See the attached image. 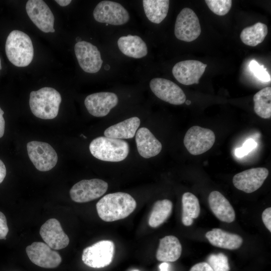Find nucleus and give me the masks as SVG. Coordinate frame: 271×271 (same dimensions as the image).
Here are the masks:
<instances>
[{
	"instance_id": "1",
	"label": "nucleus",
	"mask_w": 271,
	"mask_h": 271,
	"mask_svg": "<svg viewBox=\"0 0 271 271\" xmlns=\"http://www.w3.org/2000/svg\"><path fill=\"white\" fill-rule=\"evenodd\" d=\"M137 203L129 194L124 192L110 193L103 196L96 205L98 216L103 221L111 222L129 216Z\"/></svg>"
},
{
	"instance_id": "2",
	"label": "nucleus",
	"mask_w": 271,
	"mask_h": 271,
	"mask_svg": "<svg viewBox=\"0 0 271 271\" xmlns=\"http://www.w3.org/2000/svg\"><path fill=\"white\" fill-rule=\"evenodd\" d=\"M61 101V96L58 91L52 87H44L30 93L29 105L35 116L52 119L57 116Z\"/></svg>"
},
{
	"instance_id": "3",
	"label": "nucleus",
	"mask_w": 271,
	"mask_h": 271,
	"mask_svg": "<svg viewBox=\"0 0 271 271\" xmlns=\"http://www.w3.org/2000/svg\"><path fill=\"white\" fill-rule=\"evenodd\" d=\"M5 50L10 62L19 67L28 66L34 57V48L30 37L19 30H13L9 34Z\"/></svg>"
},
{
	"instance_id": "4",
	"label": "nucleus",
	"mask_w": 271,
	"mask_h": 271,
	"mask_svg": "<svg viewBox=\"0 0 271 271\" xmlns=\"http://www.w3.org/2000/svg\"><path fill=\"white\" fill-rule=\"evenodd\" d=\"M92 155L97 159L106 162L123 161L129 152L128 143L123 140L99 137L93 140L89 145Z\"/></svg>"
},
{
	"instance_id": "5",
	"label": "nucleus",
	"mask_w": 271,
	"mask_h": 271,
	"mask_svg": "<svg viewBox=\"0 0 271 271\" xmlns=\"http://www.w3.org/2000/svg\"><path fill=\"white\" fill-rule=\"evenodd\" d=\"M27 150L31 161L40 171H50L57 163L58 156L56 151L47 143L30 142L27 144Z\"/></svg>"
},
{
	"instance_id": "6",
	"label": "nucleus",
	"mask_w": 271,
	"mask_h": 271,
	"mask_svg": "<svg viewBox=\"0 0 271 271\" xmlns=\"http://www.w3.org/2000/svg\"><path fill=\"white\" fill-rule=\"evenodd\" d=\"M114 245L110 240H101L84 249L82 260L86 265L92 268H102L112 260Z\"/></svg>"
},
{
	"instance_id": "7",
	"label": "nucleus",
	"mask_w": 271,
	"mask_h": 271,
	"mask_svg": "<svg viewBox=\"0 0 271 271\" xmlns=\"http://www.w3.org/2000/svg\"><path fill=\"white\" fill-rule=\"evenodd\" d=\"M215 141L214 132L199 126L191 127L186 133L184 144L192 155H199L210 149Z\"/></svg>"
},
{
	"instance_id": "8",
	"label": "nucleus",
	"mask_w": 271,
	"mask_h": 271,
	"mask_svg": "<svg viewBox=\"0 0 271 271\" xmlns=\"http://www.w3.org/2000/svg\"><path fill=\"white\" fill-rule=\"evenodd\" d=\"M201 32L199 19L191 9L185 8L177 17L174 33L181 41L190 42L196 40Z\"/></svg>"
},
{
	"instance_id": "9",
	"label": "nucleus",
	"mask_w": 271,
	"mask_h": 271,
	"mask_svg": "<svg viewBox=\"0 0 271 271\" xmlns=\"http://www.w3.org/2000/svg\"><path fill=\"white\" fill-rule=\"evenodd\" d=\"M93 14L97 22L115 26L126 23L130 18L127 11L122 5L109 1L99 2Z\"/></svg>"
},
{
	"instance_id": "10",
	"label": "nucleus",
	"mask_w": 271,
	"mask_h": 271,
	"mask_svg": "<svg viewBox=\"0 0 271 271\" xmlns=\"http://www.w3.org/2000/svg\"><path fill=\"white\" fill-rule=\"evenodd\" d=\"M107 189L108 184L102 180H82L72 186L70 190V195L73 201L85 203L99 198Z\"/></svg>"
},
{
	"instance_id": "11",
	"label": "nucleus",
	"mask_w": 271,
	"mask_h": 271,
	"mask_svg": "<svg viewBox=\"0 0 271 271\" xmlns=\"http://www.w3.org/2000/svg\"><path fill=\"white\" fill-rule=\"evenodd\" d=\"M26 10L30 20L41 31L44 33L55 32L54 16L44 1L29 0Z\"/></svg>"
},
{
	"instance_id": "12",
	"label": "nucleus",
	"mask_w": 271,
	"mask_h": 271,
	"mask_svg": "<svg viewBox=\"0 0 271 271\" xmlns=\"http://www.w3.org/2000/svg\"><path fill=\"white\" fill-rule=\"evenodd\" d=\"M75 54L82 69L89 73L98 72L103 61L97 48L89 42L81 41L74 46Z\"/></svg>"
},
{
	"instance_id": "13",
	"label": "nucleus",
	"mask_w": 271,
	"mask_h": 271,
	"mask_svg": "<svg viewBox=\"0 0 271 271\" xmlns=\"http://www.w3.org/2000/svg\"><path fill=\"white\" fill-rule=\"evenodd\" d=\"M154 94L160 99L174 105L185 102L186 97L182 89L174 82L162 78H155L150 82Z\"/></svg>"
},
{
	"instance_id": "14",
	"label": "nucleus",
	"mask_w": 271,
	"mask_h": 271,
	"mask_svg": "<svg viewBox=\"0 0 271 271\" xmlns=\"http://www.w3.org/2000/svg\"><path fill=\"white\" fill-rule=\"evenodd\" d=\"M26 251L33 263L43 268H55L62 261V258L58 252L42 242H33L26 247Z\"/></svg>"
},
{
	"instance_id": "15",
	"label": "nucleus",
	"mask_w": 271,
	"mask_h": 271,
	"mask_svg": "<svg viewBox=\"0 0 271 271\" xmlns=\"http://www.w3.org/2000/svg\"><path fill=\"white\" fill-rule=\"evenodd\" d=\"M207 66V64L197 60L182 61L174 66L172 73L176 79L182 84H198Z\"/></svg>"
},
{
	"instance_id": "16",
	"label": "nucleus",
	"mask_w": 271,
	"mask_h": 271,
	"mask_svg": "<svg viewBox=\"0 0 271 271\" xmlns=\"http://www.w3.org/2000/svg\"><path fill=\"white\" fill-rule=\"evenodd\" d=\"M268 175V170L263 167L250 169L234 176L232 182L236 188L247 193L253 192L263 184Z\"/></svg>"
},
{
	"instance_id": "17",
	"label": "nucleus",
	"mask_w": 271,
	"mask_h": 271,
	"mask_svg": "<svg viewBox=\"0 0 271 271\" xmlns=\"http://www.w3.org/2000/svg\"><path fill=\"white\" fill-rule=\"evenodd\" d=\"M118 101V97L115 93L100 92L88 95L85 99L84 104L90 114L103 117L109 113L117 104Z\"/></svg>"
},
{
	"instance_id": "18",
	"label": "nucleus",
	"mask_w": 271,
	"mask_h": 271,
	"mask_svg": "<svg viewBox=\"0 0 271 271\" xmlns=\"http://www.w3.org/2000/svg\"><path fill=\"white\" fill-rule=\"evenodd\" d=\"M40 234L45 243L55 250L64 248L69 243L60 222L55 218L48 219L41 226Z\"/></svg>"
},
{
	"instance_id": "19",
	"label": "nucleus",
	"mask_w": 271,
	"mask_h": 271,
	"mask_svg": "<svg viewBox=\"0 0 271 271\" xmlns=\"http://www.w3.org/2000/svg\"><path fill=\"white\" fill-rule=\"evenodd\" d=\"M136 142L139 154L146 159L158 155L162 145L147 127L140 128L136 133Z\"/></svg>"
},
{
	"instance_id": "20",
	"label": "nucleus",
	"mask_w": 271,
	"mask_h": 271,
	"mask_svg": "<svg viewBox=\"0 0 271 271\" xmlns=\"http://www.w3.org/2000/svg\"><path fill=\"white\" fill-rule=\"evenodd\" d=\"M209 207L215 216L221 221L231 223L235 220V211L229 201L220 192H211L208 196Z\"/></svg>"
},
{
	"instance_id": "21",
	"label": "nucleus",
	"mask_w": 271,
	"mask_h": 271,
	"mask_svg": "<svg viewBox=\"0 0 271 271\" xmlns=\"http://www.w3.org/2000/svg\"><path fill=\"white\" fill-rule=\"evenodd\" d=\"M205 236L212 245L229 250L238 249L243 242L240 235L220 228L212 229L206 232Z\"/></svg>"
},
{
	"instance_id": "22",
	"label": "nucleus",
	"mask_w": 271,
	"mask_h": 271,
	"mask_svg": "<svg viewBox=\"0 0 271 271\" xmlns=\"http://www.w3.org/2000/svg\"><path fill=\"white\" fill-rule=\"evenodd\" d=\"M182 252V245L179 240L173 235L166 236L160 240L156 253L158 260L174 262L178 260Z\"/></svg>"
},
{
	"instance_id": "23",
	"label": "nucleus",
	"mask_w": 271,
	"mask_h": 271,
	"mask_svg": "<svg viewBox=\"0 0 271 271\" xmlns=\"http://www.w3.org/2000/svg\"><path fill=\"white\" fill-rule=\"evenodd\" d=\"M119 50L125 55L133 58H141L148 54V48L142 39L137 35H128L117 41Z\"/></svg>"
},
{
	"instance_id": "24",
	"label": "nucleus",
	"mask_w": 271,
	"mask_h": 271,
	"mask_svg": "<svg viewBox=\"0 0 271 271\" xmlns=\"http://www.w3.org/2000/svg\"><path fill=\"white\" fill-rule=\"evenodd\" d=\"M140 125V118L132 117L108 127L105 130L104 134L114 139H131L135 136Z\"/></svg>"
},
{
	"instance_id": "25",
	"label": "nucleus",
	"mask_w": 271,
	"mask_h": 271,
	"mask_svg": "<svg viewBox=\"0 0 271 271\" xmlns=\"http://www.w3.org/2000/svg\"><path fill=\"white\" fill-rule=\"evenodd\" d=\"M168 0H144L143 7L148 20L155 24H160L166 17L169 8Z\"/></svg>"
},
{
	"instance_id": "26",
	"label": "nucleus",
	"mask_w": 271,
	"mask_h": 271,
	"mask_svg": "<svg viewBox=\"0 0 271 271\" xmlns=\"http://www.w3.org/2000/svg\"><path fill=\"white\" fill-rule=\"evenodd\" d=\"M182 222L186 226H190L193 219L197 218L200 213V207L197 197L190 192H186L182 197Z\"/></svg>"
},
{
	"instance_id": "27",
	"label": "nucleus",
	"mask_w": 271,
	"mask_h": 271,
	"mask_svg": "<svg viewBox=\"0 0 271 271\" xmlns=\"http://www.w3.org/2000/svg\"><path fill=\"white\" fill-rule=\"evenodd\" d=\"M268 33L267 26L261 22L244 28L241 31L240 38L245 45L255 47L261 43Z\"/></svg>"
},
{
	"instance_id": "28",
	"label": "nucleus",
	"mask_w": 271,
	"mask_h": 271,
	"mask_svg": "<svg viewBox=\"0 0 271 271\" xmlns=\"http://www.w3.org/2000/svg\"><path fill=\"white\" fill-rule=\"evenodd\" d=\"M172 208L173 204L168 199L156 201L149 219V225L155 228L163 223L170 215Z\"/></svg>"
},
{
	"instance_id": "29",
	"label": "nucleus",
	"mask_w": 271,
	"mask_h": 271,
	"mask_svg": "<svg viewBox=\"0 0 271 271\" xmlns=\"http://www.w3.org/2000/svg\"><path fill=\"white\" fill-rule=\"evenodd\" d=\"M254 110L256 114L264 119L271 117V87H266L258 91L253 96Z\"/></svg>"
},
{
	"instance_id": "30",
	"label": "nucleus",
	"mask_w": 271,
	"mask_h": 271,
	"mask_svg": "<svg viewBox=\"0 0 271 271\" xmlns=\"http://www.w3.org/2000/svg\"><path fill=\"white\" fill-rule=\"evenodd\" d=\"M213 271H229L227 257L222 253L211 254L207 258V262Z\"/></svg>"
},
{
	"instance_id": "31",
	"label": "nucleus",
	"mask_w": 271,
	"mask_h": 271,
	"mask_svg": "<svg viewBox=\"0 0 271 271\" xmlns=\"http://www.w3.org/2000/svg\"><path fill=\"white\" fill-rule=\"evenodd\" d=\"M209 9L215 14L224 16L231 9L232 2L231 0H205Z\"/></svg>"
},
{
	"instance_id": "32",
	"label": "nucleus",
	"mask_w": 271,
	"mask_h": 271,
	"mask_svg": "<svg viewBox=\"0 0 271 271\" xmlns=\"http://www.w3.org/2000/svg\"><path fill=\"white\" fill-rule=\"evenodd\" d=\"M249 68L254 75L259 80L263 82L270 81V76L263 65H260L254 60H251L249 64Z\"/></svg>"
},
{
	"instance_id": "33",
	"label": "nucleus",
	"mask_w": 271,
	"mask_h": 271,
	"mask_svg": "<svg viewBox=\"0 0 271 271\" xmlns=\"http://www.w3.org/2000/svg\"><path fill=\"white\" fill-rule=\"evenodd\" d=\"M257 146L256 142L252 139L247 140L241 147L238 148L235 150V155L239 158L246 156Z\"/></svg>"
},
{
	"instance_id": "34",
	"label": "nucleus",
	"mask_w": 271,
	"mask_h": 271,
	"mask_svg": "<svg viewBox=\"0 0 271 271\" xmlns=\"http://www.w3.org/2000/svg\"><path fill=\"white\" fill-rule=\"evenodd\" d=\"M8 232L6 217L4 214L0 211V239H6Z\"/></svg>"
},
{
	"instance_id": "35",
	"label": "nucleus",
	"mask_w": 271,
	"mask_h": 271,
	"mask_svg": "<svg viewBox=\"0 0 271 271\" xmlns=\"http://www.w3.org/2000/svg\"><path fill=\"white\" fill-rule=\"evenodd\" d=\"M263 224L267 229L271 232V208H266L263 211L261 215Z\"/></svg>"
},
{
	"instance_id": "36",
	"label": "nucleus",
	"mask_w": 271,
	"mask_h": 271,
	"mask_svg": "<svg viewBox=\"0 0 271 271\" xmlns=\"http://www.w3.org/2000/svg\"><path fill=\"white\" fill-rule=\"evenodd\" d=\"M189 271H213L207 262H201L194 265Z\"/></svg>"
},
{
	"instance_id": "37",
	"label": "nucleus",
	"mask_w": 271,
	"mask_h": 271,
	"mask_svg": "<svg viewBox=\"0 0 271 271\" xmlns=\"http://www.w3.org/2000/svg\"><path fill=\"white\" fill-rule=\"evenodd\" d=\"M4 111L0 107V138L3 137L5 132V121L3 117Z\"/></svg>"
},
{
	"instance_id": "38",
	"label": "nucleus",
	"mask_w": 271,
	"mask_h": 271,
	"mask_svg": "<svg viewBox=\"0 0 271 271\" xmlns=\"http://www.w3.org/2000/svg\"><path fill=\"white\" fill-rule=\"evenodd\" d=\"M6 173V166L3 162L0 159V184L4 181Z\"/></svg>"
},
{
	"instance_id": "39",
	"label": "nucleus",
	"mask_w": 271,
	"mask_h": 271,
	"mask_svg": "<svg viewBox=\"0 0 271 271\" xmlns=\"http://www.w3.org/2000/svg\"><path fill=\"white\" fill-rule=\"evenodd\" d=\"M170 266L167 262H163L159 265L160 271H169Z\"/></svg>"
},
{
	"instance_id": "40",
	"label": "nucleus",
	"mask_w": 271,
	"mask_h": 271,
	"mask_svg": "<svg viewBox=\"0 0 271 271\" xmlns=\"http://www.w3.org/2000/svg\"><path fill=\"white\" fill-rule=\"evenodd\" d=\"M60 6L65 7L70 4L71 0H56L55 1Z\"/></svg>"
},
{
	"instance_id": "41",
	"label": "nucleus",
	"mask_w": 271,
	"mask_h": 271,
	"mask_svg": "<svg viewBox=\"0 0 271 271\" xmlns=\"http://www.w3.org/2000/svg\"><path fill=\"white\" fill-rule=\"evenodd\" d=\"M186 103L187 104H190L191 103V101H189V100H187L186 101H185Z\"/></svg>"
},
{
	"instance_id": "42",
	"label": "nucleus",
	"mask_w": 271,
	"mask_h": 271,
	"mask_svg": "<svg viewBox=\"0 0 271 271\" xmlns=\"http://www.w3.org/2000/svg\"><path fill=\"white\" fill-rule=\"evenodd\" d=\"M2 69V64H1V60L0 58V70Z\"/></svg>"
},
{
	"instance_id": "43",
	"label": "nucleus",
	"mask_w": 271,
	"mask_h": 271,
	"mask_svg": "<svg viewBox=\"0 0 271 271\" xmlns=\"http://www.w3.org/2000/svg\"><path fill=\"white\" fill-rule=\"evenodd\" d=\"M132 271H139V270H133Z\"/></svg>"
}]
</instances>
